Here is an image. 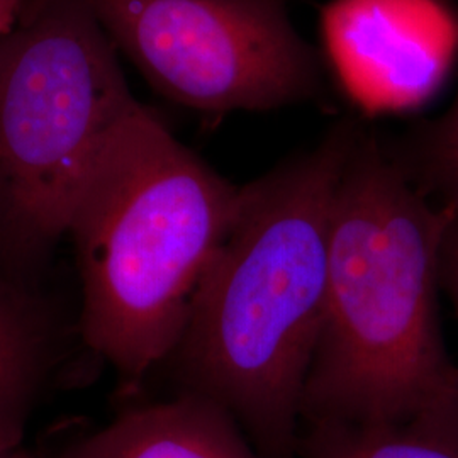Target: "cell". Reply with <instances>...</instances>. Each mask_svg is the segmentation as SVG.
Here are the masks:
<instances>
[{
  "instance_id": "cell-1",
  "label": "cell",
  "mask_w": 458,
  "mask_h": 458,
  "mask_svg": "<svg viewBox=\"0 0 458 458\" xmlns=\"http://www.w3.org/2000/svg\"><path fill=\"white\" fill-rule=\"evenodd\" d=\"M357 126L242 187L228 238L170 359L181 393L217 404L263 458H297L301 403L323 327L331 211Z\"/></svg>"
},
{
  "instance_id": "cell-2",
  "label": "cell",
  "mask_w": 458,
  "mask_h": 458,
  "mask_svg": "<svg viewBox=\"0 0 458 458\" xmlns=\"http://www.w3.org/2000/svg\"><path fill=\"white\" fill-rule=\"evenodd\" d=\"M455 216L357 130L338 182L329 233L323 327L301 423L376 425L458 397L443 340V242Z\"/></svg>"
},
{
  "instance_id": "cell-3",
  "label": "cell",
  "mask_w": 458,
  "mask_h": 458,
  "mask_svg": "<svg viewBox=\"0 0 458 458\" xmlns=\"http://www.w3.org/2000/svg\"><path fill=\"white\" fill-rule=\"evenodd\" d=\"M242 187L136 100L107 134L70 214L79 333L130 384L170 359L240 209Z\"/></svg>"
},
{
  "instance_id": "cell-4",
  "label": "cell",
  "mask_w": 458,
  "mask_h": 458,
  "mask_svg": "<svg viewBox=\"0 0 458 458\" xmlns=\"http://www.w3.org/2000/svg\"><path fill=\"white\" fill-rule=\"evenodd\" d=\"M87 0H28L0 36V257L28 268L66 236L107 134L132 104Z\"/></svg>"
},
{
  "instance_id": "cell-5",
  "label": "cell",
  "mask_w": 458,
  "mask_h": 458,
  "mask_svg": "<svg viewBox=\"0 0 458 458\" xmlns=\"http://www.w3.org/2000/svg\"><path fill=\"white\" fill-rule=\"evenodd\" d=\"M164 98L211 117L265 113L316 98V49L289 0H87Z\"/></svg>"
},
{
  "instance_id": "cell-6",
  "label": "cell",
  "mask_w": 458,
  "mask_h": 458,
  "mask_svg": "<svg viewBox=\"0 0 458 458\" xmlns=\"http://www.w3.org/2000/svg\"><path fill=\"white\" fill-rule=\"evenodd\" d=\"M323 34L346 92L370 114L425 104L458 47L457 21L440 0H335Z\"/></svg>"
},
{
  "instance_id": "cell-7",
  "label": "cell",
  "mask_w": 458,
  "mask_h": 458,
  "mask_svg": "<svg viewBox=\"0 0 458 458\" xmlns=\"http://www.w3.org/2000/svg\"><path fill=\"white\" fill-rule=\"evenodd\" d=\"M53 458H263L234 418L181 393L121 412L113 423Z\"/></svg>"
},
{
  "instance_id": "cell-8",
  "label": "cell",
  "mask_w": 458,
  "mask_h": 458,
  "mask_svg": "<svg viewBox=\"0 0 458 458\" xmlns=\"http://www.w3.org/2000/svg\"><path fill=\"white\" fill-rule=\"evenodd\" d=\"M65 329L24 268L0 257V450L21 446L62 355Z\"/></svg>"
},
{
  "instance_id": "cell-9",
  "label": "cell",
  "mask_w": 458,
  "mask_h": 458,
  "mask_svg": "<svg viewBox=\"0 0 458 458\" xmlns=\"http://www.w3.org/2000/svg\"><path fill=\"white\" fill-rule=\"evenodd\" d=\"M299 458H458V397L408 420L304 425Z\"/></svg>"
},
{
  "instance_id": "cell-10",
  "label": "cell",
  "mask_w": 458,
  "mask_h": 458,
  "mask_svg": "<svg viewBox=\"0 0 458 458\" xmlns=\"http://www.w3.org/2000/svg\"><path fill=\"white\" fill-rule=\"evenodd\" d=\"M386 151L431 202L458 221V92L446 113L411 132L397 151Z\"/></svg>"
},
{
  "instance_id": "cell-11",
  "label": "cell",
  "mask_w": 458,
  "mask_h": 458,
  "mask_svg": "<svg viewBox=\"0 0 458 458\" xmlns=\"http://www.w3.org/2000/svg\"><path fill=\"white\" fill-rule=\"evenodd\" d=\"M440 285L450 299L458 319V221L450 226L443 242Z\"/></svg>"
},
{
  "instance_id": "cell-12",
  "label": "cell",
  "mask_w": 458,
  "mask_h": 458,
  "mask_svg": "<svg viewBox=\"0 0 458 458\" xmlns=\"http://www.w3.org/2000/svg\"><path fill=\"white\" fill-rule=\"evenodd\" d=\"M28 0H0V36L9 33L16 26Z\"/></svg>"
},
{
  "instance_id": "cell-13",
  "label": "cell",
  "mask_w": 458,
  "mask_h": 458,
  "mask_svg": "<svg viewBox=\"0 0 458 458\" xmlns=\"http://www.w3.org/2000/svg\"><path fill=\"white\" fill-rule=\"evenodd\" d=\"M0 458H43L33 455L30 452H26L22 446L16 448H9V450H0Z\"/></svg>"
}]
</instances>
